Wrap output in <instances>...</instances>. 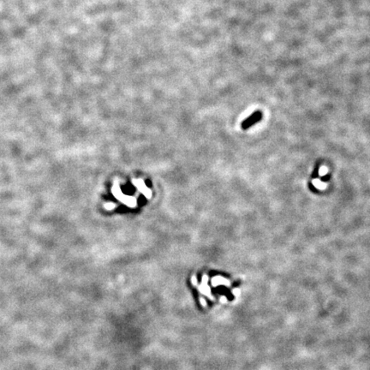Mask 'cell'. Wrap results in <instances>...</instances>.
<instances>
[{"label": "cell", "instance_id": "1", "mask_svg": "<svg viewBox=\"0 0 370 370\" xmlns=\"http://www.w3.org/2000/svg\"><path fill=\"white\" fill-rule=\"evenodd\" d=\"M261 116L262 114L261 112H255L254 113H253L250 117L247 118V119L243 123V128H244V129L249 128L251 125H253L254 123H255L258 122L259 120H261Z\"/></svg>", "mask_w": 370, "mask_h": 370}, {"label": "cell", "instance_id": "2", "mask_svg": "<svg viewBox=\"0 0 370 370\" xmlns=\"http://www.w3.org/2000/svg\"><path fill=\"white\" fill-rule=\"evenodd\" d=\"M135 183L136 184V187L139 189V190L141 191V193H143V194H146V196L147 197H150L151 196V194L149 193L150 191H149L147 188H146V186H145V184L143 183V182L141 180H138L137 182H135Z\"/></svg>", "mask_w": 370, "mask_h": 370}, {"label": "cell", "instance_id": "3", "mask_svg": "<svg viewBox=\"0 0 370 370\" xmlns=\"http://www.w3.org/2000/svg\"><path fill=\"white\" fill-rule=\"evenodd\" d=\"M313 183H314V185L315 186L317 189H320V190H324L326 187V183H322L321 180H319V179H315V180L313 181Z\"/></svg>", "mask_w": 370, "mask_h": 370}, {"label": "cell", "instance_id": "4", "mask_svg": "<svg viewBox=\"0 0 370 370\" xmlns=\"http://www.w3.org/2000/svg\"><path fill=\"white\" fill-rule=\"evenodd\" d=\"M327 171H328V170H327L326 167L322 166L321 169H320V175H321V176H324V175H326V174L327 173Z\"/></svg>", "mask_w": 370, "mask_h": 370}, {"label": "cell", "instance_id": "5", "mask_svg": "<svg viewBox=\"0 0 370 370\" xmlns=\"http://www.w3.org/2000/svg\"><path fill=\"white\" fill-rule=\"evenodd\" d=\"M114 208H115V205H114L113 203L105 204V208H107L108 210H110V209H113Z\"/></svg>", "mask_w": 370, "mask_h": 370}]
</instances>
